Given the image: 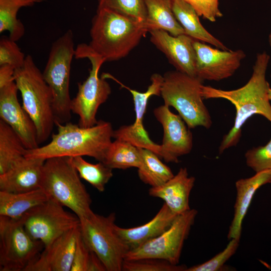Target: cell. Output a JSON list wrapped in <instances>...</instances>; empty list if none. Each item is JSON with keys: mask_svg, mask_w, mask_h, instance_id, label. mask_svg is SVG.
<instances>
[{"mask_svg": "<svg viewBox=\"0 0 271 271\" xmlns=\"http://www.w3.org/2000/svg\"><path fill=\"white\" fill-rule=\"evenodd\" d=\"M269 60L270 56L265 51L258 53L250 79L239 88L224 90L203 85L201 93L204 99H225L229 101L236 110L234 124L223 136L219 147L220 154L237 145L243 125L252 116L259 114L271 122V105L268 96L270 86L266 79Z\"/></svg>", "mask_w": 271, "mask_h": 271, "instance_id": "obj_1", "label": "cell"}, {"mask_svg": "<svg viewBox=\"0 0 271 271\" xmlns=\"http://www.w3.org/2000/svg\"><path fill=\"white\" fill-rule=\"evenodd\" d=\"M57 133L51 142L41 147L27 150L25 157L48 158L87 156L103 162L112 143L113 130L111 123L99 120L93 126L83 127L69 121L55 122Z\"/></svg>", "mask_w": 271, "mask_h": 271, "instance_id": "obj_2", "label": "cell"}, {"mask_svg": "<svg viewBox=\"0 0 271 271\" xmlns=\"http://www.w3.org/2000/svg\"><path fill=\"white\" fill-rule=\"evenodd\" d=\"M147 32L145 23L107 9H97L88 45L105 62L116 61L126 56Z\"/></svg>", "mask_w": 271, "mask_h": 271, "instance_id": "obj_3", "label": "cell"}, {"mask_svg": "<svg viewBox=\"0 0 271 271\" xmlns=\"http://www.w3.org/2000/svg\"><path fill=\"white\" fill-rule=\"evenodd\" d=\"M40 188L49 199L71 209L79 219L93 212L90 196L71 157H53L45 160Z\"/></svg>", "mask_w": 271, "mask_h": 271, "instance_id": "obj_4", "label": "cell"}, {"mask_svg": "<svg viewBox=\"0 0 271 271\" xmlns=\"http://www.w3.org/2000/svg\"><path fill=\"white\" fill-rule=\"evenodd\" d=\"M14 77L22 106L36 127L40 145L48 140L55 125L52 91L30 55L26 56L23 66L15 69Z\"/></svg>", "mask_w": 271, "mask_h": 271, "instance_id": "obj_5", "label": "cell"}, {"mask_svg": "<svg viewBox=\"0 0 271 271\" xmlns=\"http://www.w3.org/2000/svg\"><path fill=\"white\" fill-rule=\"evenodd\" d=\"M163 77L161 96L164 104L176 109L189 128H209L212 121L202 95L203 81L177 70L167 72Z\"/></svg>", "mask_w": 271, "mask_h": 271, "instance_id": "obj_6", "label": "cell"}, {"mask_svg": "<svg viewBox=\"0 0 271 271\" xmlns=\"http://www.w3.org/2000/svg\"><path fill=\"white\" fill-rule=\"evenodd\" d=\"M75 54L73 32L68 30L53 43L42 73L52 93L55 124L65 123L71 118L69 82Z\"/></svg>", "mask_w": 271, "mask_h": 271, "instance_id": "obj_7", "label": "cell"}, {"mask_svg": "<svg viewBox=\"0 0 271 271\" xmlns=\"http://www.w3.org/2000/svg\"><path fill=\"white\" fill-rule=\"evenodd\" d=\"M115 214L107 216L93 212L80 219V233L87 246L99 258L106 271L122 270L129 247L117 233Z\"/></svg>", "mask_w": 271, "mask_h": 271, "instance_id": "obj_8", "label": "cell"}, {"mask_svg": "<svg viewBox=\"0 0 271 271\" xmlns=\"http://www.w3.org/2000/svg\"><path fill=\"white\" fill-rule=\"evenodd\" d=\"M75 58H87L91 63L88 77L82 83H78V92L71 103L72 112L79 117L78 124L83 127H89L97 123V110L107 100L111 89L105 78L99 77V69L105 61L89 45L82 43L78 45Z\"/></svg>", "mask_w": 271, "mask_h": 271, "instance_id": "obj_9", "label": "cell"}, {"mask_svg": "<svg viewBox=\"0 0 271 271\" xmlns=\"http://www.w3.org/2000/svg\"><path fill=\"white\" fill-rule=\"evenodd\" d=\"M43 248L42 241L27 232L22 218L0 216L1 271H26Z\"/></svg>", "mask_w": 271, "mask_h": 271, "instance_id": "obj_10", "label": "cell"}, {"mask_svg": "<svg viewBox=\"0 0 271 271\" xmlns=\"http://www.w3.org/2000/svg\"><path fill=\"white\" fill-rule=\"evenodd\" d=\"M198 214L195 209L178 214L170 227L158 236L130 249L125 260L145 258L164 259L178 264L182 250Z\"/></svg>", "mask_w": 271, "mask_h": 271, "instance_id": "obj_11", "label": "cell"}, {"mask_svg": "<svg viewBox=\"0 0 271 271\" xmlns=\"http://www.w3.org/2000/svg\"><path fill=\"white\" fill-rule=\"evenodd\" d=\"M25 229L34 239L42 241L44 247L65 232L80 225L74 214L52 200L33 208L22 217Z\"/></svg>", "mask_w": 271, "mask_h": 271, "instance_id": "obj_12", "label": "cell"}, {"mask_svg": "<svg viewBox=\"0 0 271 271\" xmlns=\"http://www.w3.org/2000/svg\"><path fill=\"white\" fill-rule=\"evenodd\" d=\"M105 76L113 79L132 94L136 114L134 122L129 125L122 126L114 130L113 138L125 141L138 147L151 150L164 160L166 155L161 145L154 143L150 139L143 125L149 99L153 95L161 96L164 77L158 73L153 74L151 77V84L147 90L141 92L125 86L110 75L106 74Z\"/></svg>", "mask_w": 271, "mask_h": 271, "instance_id": "obj_13", "label": "cell"}, {"mask_svg": "<svg viewBox=\"0 0 271 271\" xmlns=\"http://www.w3.org/2000/svg\"><path fill=\"white\" fill-rule=\"evenodd\" d=\"M193 46L196 53V75L203 81H220L231 77L245 57L242 50L215 49L195 40Z\"/></svg>", "mask_w": 271, "mask_h": 271, "instance_id": "obj_14", "label": "cell"}, {"mask_svg": "<svg viewBox=\"0 0 271 271\" xmlns=\"http://www.w3.org/2000/svg\"><path fill=\"white\" fill-rule=\"evenodd\" d=\"M154 114L163 128L161 145L166 155L164 161L177 163L179 157L191 152L192 133L180 115L171 111L169 106L165 104L158 106L154 109Z\"/></svg>", "mask_w": 271, "mask_h": 271, "instance_id": "obj_15", "label": "cell"}, {"mask_svg": "<svg viewBox=\"0 0 271 271\" xmlns=\"http://www.w3.org/2000/svg\"><path fill=\"white\" fill-rule=\"evenodd\" d=\"M15 81L0 88V117L19 135L28 150L39 147L37 131L33 120L20 105Z\"/></svg>", "mask_w": 271, "mask_h": 271, "instance_id": "obj_16", "label": "cell"}, {"mask_svg": "<svg viewBox=\"0 0 271 271\" xmlns=\"http://www.w3.org/2000/svg\"><path fill=\"white\" fill-rule=\"evenodd\" d=\"M151 42L167 57L176 70L196 76L194 39L182 34L173 36L163 30L149 31Z\"/></svg>", "mask_w": 271, "mask_h": 271, "instance_id": "obj_17", "label": "cell"}, {"mask_svg": "<svg viewBox=\"0 0 271 271\" xmlns=\"http://www.w3.org/2000/svg\"><path fill=\"white\" fill-rule=\"evenodd\" d=\"M80 235L79 225L59 236L44 247L26 271H70Z\"/></svg>", "mask_w": 271, "mask_h": 271, "instance_id": "obj_18", "label": "cell"}, {"mask_svg": "<svg viewBox=\"0 0 271 271\" xmlns=\"http://www.w3.org/2000/svg\"><path fill=\"white\" fill-rule=\"evenodd\" d=\"M46 160L24 157L0 175V191L22 193L40 188Z\"/></svg>", "mask_w": 271, "mask_h": 271, "instance_id": "obj_19", "label": "cell"}, {"mask_svg": "<svg viewBox=\"0 0 271 271\" xmlns=\"http://www.w3.org/2000/svg\"><path fill=\"white\" fill-rule=\"evenodd\" d=\"M195 178L189 175L186 168H181L177 174L164 184L151 187L149 195L159 198L174 213L180 214L191 208L189 197L194 187Z\"/></svg>", "mask_w": 271, "mask_h": 271, "instance_id": "obj_20", "label": "cell"}, {"mask_svg": "<svg viewBox=\"0 0 271 271\" xmlns=\"http://www.w3.org/2000/svg\"><path fill=\"white\" fill-rule=\"evenodd\" d=\"M271 183V170L258 173L250 177L240 179L235 182L236 191L233 218L229 226L228 239L240 238L242 223L253 197L261 186Z\"/></svg>", "mask_w": 271, "mask_h": 271, "instance_id": "obj_21", "label": "cell"}, {"mask_svg": "<svg viewBox=\"0 0 271 271\" xmlns=\"http://www.w3.org/2000/svg\"><path fill=\"white\" fill-rule=\"evenodd\" d=\"M177 215L164 203L157 214L146 223L131 228L116 225L115 229L130 250L161 234L170 227Z\"/></svg>", "mask_w": 271, "mask_h": 271, "instance_id": "obj_22", "label": "cell"}, {"mask_svg": "<svg viewBox=\"0 0 271 271\" xmlns=\"http://www.w3.org/2000/svg\"><path fill=\"white\" fill-rule=\"evenodd\" d=\"M172 9L185 35L195 40L208 43L218 49L228 50L203 27L199 20V16L185 0H172Z\"/></svg>", "mask_w": 271, "mask_h": 271, "instance_id": "obj_23", "label": "cell"}, {"mask_svg": "<svg viewBox=\"0 0 271 271\" xmlns=\"http://www.w3.org/2000/svg\"><path fill=\"white\" fill-rule=\"evenodd\" d=\"M147 18L145 24L149 32L163 30L173 36L185 34L172 9V0H144Z\"/></svg>", "mask_w": 271, "mask_h": 271, "instance_id": "obj_24", "label": "cell"}, {"mask_svg": "<svg viewBox=\"0 0 271 271\" xmlns=\"http://www.w3.org/2000/svg\"><path fill=\"white\" fill-rule=\"evenodd\" d=\"M47 200V196L41 188L22 193L0 191V216L20 218L30 210Z\"/></svg>", "mask_w": 271, "mask_h": 271, "instance_id": "obj_25", "label": "cell"}, {"mask_svg": "<svg viewBox=\"0 0 271 271\" xmlns=\"http://www.w3.org/2000/svg\"><path fill=\"white\" fill-rule=\"evenodd\" d=\"M27 150L16 132L0 119V175L24 158Z\"/></svg>", "mask_w": 271, "mask_h": 271, "instance_id": "obj_26", "label": "cell"}, {"mask_svg": "<svg viewBox=\"0 0 271 271\" xmlns=\"http://www.w3.org/2000/svg\"><path fill=\"white\" fill-rule=\"evenodd\" d=\"M45 0H0V33L8 31L9 38L16 42L25 34L23 23L18 18L19 10Z\"/></svg>", "mask_w": 271, "mask_h": 271, "instance_id": "obj_27", "label": "cell"}, {"mask_svg": "<svg viewBox=\"0 0 271 271\" xmlns=\"http://www.w3.org/2000/svg\"><path fill=\"white\" fill-rule=\"evenodd\" d=\"M141 149L128 142L115 139L112 142L103 163L112 169L139 168L142 162Z\"/></svg>", "mask_w": 271, "mask_h": 271, "instance_id": "obj_28", "label": "cell"}, {"mask_svg": "<svg viewBox=\"0 0 271 271\" xmlns=\"http://www.w3.org/2000/svg\"><path fill=\"white\" fill-rule=\"evenodd\" d=\"M142 162L138 169L140 180L151 187L160 186L174 176L170 168L164 164L160 157L148 149H141Z\"/></svg>", "mask_w": 271, "mask_h": 271, "instance_id": "obj_29", "label": "cell"}, {"mask_svg": "<svg viewBox=\"0 0 271 271\" xmlns=\"http://www.w3.org/2000/svg\"><path fill=\"white\" fill-rule=\"evenodd\" d=\"M71 161L80 178L98 191H104L105 185L113 176L112 169L101 162L97 164L89 163L82 156L71 157Z\"/></svg>", "mask_w": 271, "mask_h": 271, "instance_id": "obj_30", "label": "cell"}, {"mask_svg": "<svg viewBox=\"0 0 271 271\" xmlns=\"http://www.w3.org/2000/svg\"><path fill=\"white\" fill-rule=\"evenodd\" d=\"M107 9L137 21L145 23L147 11L144 0H98L97 9Z\"/></svg>", "mask_w": 271, "mask_h": 271, "instance_id": "obj_31", "label": "cell"}, {"mask_svg": "<svg viewBox=\"0 0 271 271\" xmlns=\"http://www.w3.org/2000/svg\"><path fill=\"white\" fill-rule=\"evenodd\" d=\"M70 271H106L99 258L86 244L81 233L77 240Z\"/></svg>", "mask_w": 271, "mask_h": 271, "instance_id": "obj_32", "label": "cell"}, {"mask_svg": "<svg viewBox=\"0 0 271 271\" xmlns=\"http://www.w3.org/2000/svg\"><path fill=\"white\" fill-rule=\"evenodd\" d=\"M184 265L174 264L161 259L145 258L134 260H124L123 271H186Z\"/></svg>", "mask_w": 271, "mask_h": 271, "instance_id": "obj_33", "label": "cell"}, {"mask_svg": "<svg viewBox=\"0 0 271 271\" xmlns=\"http://www.w3.org/2000/svg\"><path fill=\"white\" fill-rule=\"evenodd\" d=\"M239 238H233L226 247L221 252L208 260L199 264L187 267L186 271H218L224 268L226 261L233 255L236 251L240 242Z\"/></svg>", "mask_w": 271, "mask_h": 271, "instance_id": "obj_34", "label": "cell"}, {"mask_svg": "<svg viewBox=\"0 0 271 271\" xmlns=\"http://www.w3.org/2000/svg\"><path fill=\"white\" fill-rule=\"evenodd\" d=\"M26 56L16 42L3 36L0 40V65H8L15 69L23 66Z\"/></svg>", "mask_w": 271, "mask_h": 271, "instance_id": "obj_35", "label": "cell"}, {"mask_svg": "<svg viewBox=\"0 0 271 271\" xmlns=\"http://www.w3.org/2000/svg\"><path fill=\"white\" fill-rule=\"evenodd\" d=\"M244 157L246 165L255 173L271 170V139L265 145L247 151Z\"/></svg>", "mask_w": 271, "mask_h": 271, "instance_id": "obj_36", "label": "cell"}, {"mask_svg": "<svg viewBox=\"0 0 271 271\" xmlns=\"http://www.w3.org/2000/svg\"><path fill=\"white\" fill-rule=\"evenodd\" d=\"M199 16L214 22L223 16L218 7L219 0H185Z\"/></svg>", "mask_w": 271, "mask_h": 271, "instance_id": "obj_37", "label": "cell"}, {"mask_svg": "<svg viewBox=\"0 0 271 271\" xmlns=\"http://www.w3.org/2000/svg\"><path fill=\"white\" fill-rule=\"evenodd\" d=\"M15 69L8 65H0V88L14 81Z\"/></svg>", "mask_w": 271, "mask_h": 271, "instance_id": "obj_38", "label": "cell"}, {"mask_svg": "<svg viewBox=\"0 0 271 271\" xmlns=\"http://www.w3.org/2000/svg\"><path fill=\"white\" fill-rule=\"evenodd\" d=\"M268 98L269 100H271V87H270L269 90H268Z\"/></svg>", "mask_w": 271, "mask_h": 271, "instance_id": "obj_39", "label": "cell"}, {"mask_svg": "<svg viewBox=\"0 0 271 271\" xmlns=\"http://www.w3.org/2000/svg\"><path fill=\"white\" fill-rule=\"evenodd\" d=\"M268 41H269V43L270 46L271 47V33H270V34L269 35ZM270 77H271V73H270Z\"/></svg>", "mask_w": 271, "mask_h": 271, "instance_id": "obj_40", "label": "cell"}]
</instances>
